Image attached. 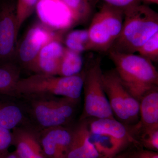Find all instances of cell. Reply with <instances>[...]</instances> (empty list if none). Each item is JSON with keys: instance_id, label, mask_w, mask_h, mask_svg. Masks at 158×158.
Instances as JSON below:
<instances>
[{"instance_id": "25", "label": "cell", "mask_w": 158, "mask_h": 158, "mask_svg": "<svg viewBox=\"0 0 158 158\" xmlns=\"http://www.w3.org/2000/svg\"><path fill=\"white\" fill-rule=\"evenodd\" d=\"M98 1V0H97ZM105 4L118 8L123 11L141 4L142 0H102Z\"/></svg>"}, {"instance_id": "7", "label": "cell", "mask_w": 158, "mask_h": 158, "mask_svg": "<svg viewBox=\"0 0 158 158\" xmlns=\"http://www.w3.org/2000/svg\"><path fill=\"white\" fill-rule=\"evenodd\" d=\"M101 60L97 59L85 71L84 105L81 121L88 117L115 118L105 93Z\"/></svg>"}, {"instance_id": "14", "label": "cell", "mask_w": 158, "mask_h": 158, "mask_svg": "<svg viewBox=\"0 0 158 158\" xmlns=\"http://www.w3.org/2000/svg\"><path fill=\"white\" fill-rule=\"evenodd\" d=\"M73 131L70 148L66 158H98L100 157L92 144L89 135L88 122L86 120Z\"/></svg>"}, {"instance_id": "6", "label": "cell", "mask_w": 158, "mask_h": 158, "mask_svg": "<svg viewBox=\"0 0 158 158\" xmlns=\"http://www.w3.org/2000/svg\"><path fill=\"white\" fill-rule=\"evenodd\" d=\"M31 112L43 129L64 126L72 119L78 100L68 98L44 95L30 97Z\"/></svg>"}, {"instance_id": "10", "label": "cell", "mask_w": 158, "mask_h": 158, "mask_svg": "<svg viewBox=\"0 0 158 158\" xmlns=\"http://www.w3.org/2000/svg\"><path fill=\"white\" fill-rule=\"evenodd\" d=\"M18 34L16 4L4 1L0 3V64L14 62Z\"/></svg>"}, {"instance_id": "16", "label": "cell", "mask_w": 158, "mask_h": 158, "mask_svg": "<svg viewBox=\"0 0 158 158\" xmlns=\"http://www.w3.org/2000/svg\"><path fill=\"white\" fill-rule=\"evenodd\" d=\"M139 102L140 121L134 129L158 128V88L146 94Z\"/></svg>"}, {"instance_id": "11", "label": "cell", "mask_w": 158, "mask_h": 158, "mask_svg": "<svg viewBox=\"0 0 158 158\" xmlns=\"http://www.w3.org/2000/svg\"><path fill=\"white\" fill-rule=\"evenodd\" d=\"M35 11L39 21L54 31H69L76 25L69 11L59 0H39Z\"/></svg>"}, {"instance_id": "3", "label": "cell", "mask_w": 158, "mask_h": 158, "mask_svg": "<svg viewBox=\"0 0 158 158\" xmlns=\"http://www.w3.org/2000/svg\"><path fill=\"white\" fill-rule=\"evenodd\" d=\"M85 71L76 75L57 76L35 73L20 78L11 96H61L78 100L83 91Z\"/></svg>"}, {"instance_id": "27", "label": "cell", "mask_w": 158, "mask_h": 158, "mask_svg": "<svg viewBox=\"0 0 158 158\" xmlns=\"http://www.w3.org/2000/svg\"><path fill=\"white\" fill-rule=\"evenodd\" d=\"M142 148L140 145H133L123 151L111 158L101 157L98 158H135L139 149Z\"/></svg>"}, {"instance_id": "1", "label": "cell", "mask_w": 158, "mask_h": 158, "mask_svg": "<svg viewBox=\"0 0 158 158\" xmlns=\"http://www.w3.org/2000/svg\"><path fill=\"white\" fill-rule=\"evenodd\" d=\"M109 52L122 84L138 102L158 88V73L151 61L139 55Z\"/></svg>"}, {"instance_id": "4", "label": "cell", "mask_w": 158, "mask_h": 158, "mask_svg": "<svg viewBox=\"0 0 158 158\" xmlns=\"http://www.w3.org/2000/svg\"><path fill=\"white\" fill-rule=\"evenodd\" d=\"M88 127L90 141L100 157L111 158L133 145H141L127 127L115 118H95Z\"/></svg>"}, {"instance_id": "23", "label": "cell", "mask_w": 158, "mask_h": 158, "mask_svg": "<svg viewBox=\"0 0 158 158\" xmlns=\"http://www.w3.org/2000/svg\"><path fill=\"white\" fill-rule=\"evenodd\" d=\"M140 133L137 141L141 147L152 151L158 152V128L135 130Z\"/></svg>"}, {"instance_id": "20", "label": "cell", "mask_w": 158, "mask_h": 158, "mask_svg": "<svg viewBox=\"0 0 158 158\" xmlns=\"http://www.w3.org/2000/svg\"><path fill=\"white\" fill-rule=\"evenodd\" d=\"M83 66L82 54L66 48L59 64L58 76L69 77L79 74L83 70Z\"/></svg>"}, {"instance_id": "8", "label": "cell", "mask_w": 158, "mask_h": 158, "mask_svg": "<svg viewBox=\"0 0 158 158\" xmlns=\"http://www.w3.org/2000/svg\"><path fill=\"white\" fill-rule=\"evenodd\" d=\"M102 81L114 117L124 124L138 120L140 102L124 88L115 70L103 73Z\"/></svg>"}, {"instance_id": "26", "label": "cell", "mask_w": 158, "mask_h": 158, "mask_svg": "<svg viewBox=\"0 0 158 158\" xmlns=\"http://www.w3.org/2000/svg\"><path fill=\"white\" fill-rule=\"evenodd\" d=\"M12 141L13 137L10 130L0 126V152L8 150Z\"/></svg>"}, {"instance_id": "19", "label": "cell", "mask_w": 158, "mask_h": 158, "mask_svg": "<svg viewBox=\"0 0 158 158\" xmlns=\"http://www.w3.org/2000/svg\"><path fill=\"white\" fill-rule=\"evenodd\" d=\"M20 75L19 66L15 62L0 64V94L11 96Z\"/></svg>"}, {"instance_id": "5", "label": "cell", "mask_w": 158, "mask_h": 158, "mask_svg": "<svg viewBox=\"0 0 158 158\" xmlns=\"http://www.w3.org/2000/svg\"><path fill=\"white\" fill-rule=\"evenodd\" d=\"M123 19V10L104 3L88 29L90 50L109 52L120 34Z\"/></svg>"}, {"instance_id": "17", "label": "cell", "mask_w": 158, "mask_h": 158, "mask_svg": "<svg viewBox=\"0 0 158 158\" xmlns=\"http://www.w3.org/2000/svg\"><path fill=\"white\" fill-rule=\"evenodd\" d=\"M70 12L76 25L85 23L93 15L97 0H59Z\"/></svg>"}, {"instance_id": "24", "label": "cell", "mask_w": 158, "mask_h": 158, "mask_svg": "<svg viewBox=\"0 0 158 158\" xmlns=\"http://www.w3.org/2000/svg\"><path fill=\"white\" fill-rule=\"evenodd\" d=\"M139 55L152 62H156L158 59V32L144 43L139 49Z\"/></svg>"}, {"instance_id": "29", "label": "cell", "mask_w": 158, "mask_h": 158, "mask_svg": "<svg viewBox=\"0 0 158 158\" xmlns=\"http://www.w3.org/2000/svg\"><path fill=\"white\" fill-rule=\"evenodd\" d=\"M0 158H22L17 154L15 151L9 152L8 151L0 152Z\"/></svg>"}, {"instance_id": "13", "label": "cell", "mask_w": 158, "mask_h": 158, "mask_svg": "<svg viewBox=\"0 0 158 158\" xmlns=\"http://www.w3.org/2000/svg\"><path fill=\"white\" fill-rule=\"evenodd\" d=\"M63 38L47 43L40 51L29 70L35 73L58 76L59 64L66 48Z\"/></svg>"}, {"instance_id": "12", "label": "cell", "mask_w": 158, "mask_h": 158, "mask_svg": "<svg viewBox=\"0 0 158 158\" xmlns=\"http://www.w3.org/2000/svg\"><path fill=\"white\" fill-rule=\"evenodd\" d=\"M39 138L47 158H66L72 138V131L64 126L44 129Z\"/></svg>"}, {"instance_id": "28", "label": "cell", "mask_w": 158, "mask_h": 158, "mask_svg": "<svg viewBox=\"0 0 158 158\" xmlns=\"http://www.w3.org/2000/svg\"><path fill=\"white\" fill-rule=\"evenodd\" d=\"M135 158H158V152L141 148L138 150Z\"/></svg>"}, {"instance_id": "2", "label": "cell", "mask_w": 158, "mask_h": 158, "mask_svg": "<svg viewBox=\"0 0 158 158\" xmlns=\"http://www.w3.org/2000/svg\"><path fill=\"white\" fill-rule=\"evenodd\" d=\"M157 32L158 13L149 6L139 4L124 11L121 32L110 50L135 54Z\"/></svg>"}, {"instance_id": "9", "label": "cell", "mask_w": 158, "mask_h": 158, "mask_svg": "<svg viewBox=\"0 0 158 158\" xmlns=\"http://www.w3.org/2000/svg\"><path fill=\"white\" fill-rule=\"evenodd\" d=\"M68 31L52 30L40 22L31 25L17 42L14 62L29 69L42 48L52 40L63 38Z\"/></svg>"}, {"instance_id": "18", "label": "cell", "mask_w": 158, "mask_h": 158, "mask_svg": "<svg viewBox=\"0 0 158 158\" xmlns=\"http://www.w3.org/2000/svg\"><path fill=\"white\" fill-rule=\"evenodd\" d=\"M22 110L14 103L0 100V126L10 130L19 127L24 120Z\"/></svg>"}, {"instance_id": "15", "label": "cell", "mask_w": 158, "mask_h": 158, "mask_svg": "<svg viewBox=\"0 0 158 158\" xmlns=\"http://www.w3.org/2000/svg\"><path fill=\"white\" fill-rule=\"evenodd\" d=\"M15 151L22 158H47L38 137L29 130L19 127L12 130Z\"/></svg>"}, {"instance_id": "22", "label": "cell", "mask_w": 158, "mask_h": 158, "mask_svg": "<svg viewBox=\"0 0 158 158\" xmlns=\"http://www.w3.org/2000/svg\"><path fill=\"white\" fill-rule=\"evenodd\" d=\"M39 0H17L16 3V27L18 33L26 20L36 10Z\"/></svg>"}, {"instance_id": "21", "label": "cell", "mask_w": 158, "mask_h": 158, "mask_svg": "<svg viewBox=\"0 0 158 158\" xmlns=\"http://www.w3.org/2000/svg\"><path fill=\"white\" fill-rule=\"evenodd\" d=\"M65 48L82 54L90 50L88 29H78L68 31L63 38Z\"/></svg>"}]
</instances>
